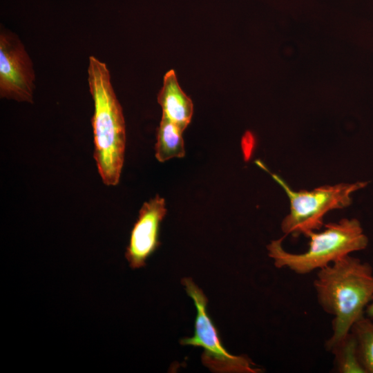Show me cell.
I'll list each match as a JSON object with an SVG mask.
<instances>
[{
    "mask_svg": "<svg viewBox=\"0 0 373 373\" xmlns=\"http://www.w3.org/2000/svg\"><path fill=\"white\" fill-rule=\"evenodd\" d=\"M183 131L175 124L162 117L157 129L155 157L164 162L174 157H182L185 155Z\"/></svg>",
    "mask_w": 373,
    "mask_h": 373,
    "instance_id": "cell-9",
    "label": "cell"
},
{
    "mask_svg": "<svg viewBox=\"0 0 373 373\" xmlns=\"http://www.w3.org/2000/svg\"><path fill=\"white\" fill-rule=\"evenodd\" d=\"M36 75L33 63L19 37L0 29V97L32 104Z\"/></svg>",
    "mask_w": 373,
    "mask_h": 373,
    "instance_id": "cell-6",
    "label": "cell"
},
{
    "mask_svg": "<svg viewBox=\"0 0 373 373\" xmlns=\"http://www.w3.org/2000/svg\"><path fill=\"white\" fill-rule=\"evenodd\" d=\"M308 249L299 254L283 247V238L272 240L267 246L268 256L277 268H286L300 275L324 268L350 254L365 249L368 238L358 220L343 218L325 225L323 231H311Z\"/></svg>",
    "mask_w": 373,
    "mask_h": 373,
    "instance_id": "cell-3",
    "label": "cell"
},
{
    "mask_svg": "<svg viewBox=\"0 0 373 373\" xmlns=\"http://www.w3.org/2000/svg\"><path fill=\"white\" fill-rule=\"evenodd\" d=\"M87 73L89 91L94 104L91 117L93 157L104 184L116 186L119 182L126 147V126L122 107L104 62L90 56Z\"/></svg>",
    "mask_w": 373,
    "mask_h": 373,
    "instance_id": "cell-2",
    "label": "cell"
},
{
    "mask_svg": "<svg viewBox=\"0 0 373 373\" xmlns=\"http://www.w3.org/2000/svg\"><path fill=\"white\" fill-rule=\"evenodd\" d=\"M351 332L365 373H373V319L363 316L353 325Z\"/></svg>",
    "mask_w": 373,
    "mask_h": 373,
    "instance_id": "cell-11",
    "label": "cell"
},
{
    "mask_svg": "<svg viewBox=\"0 0 373 373\" xmlns=\"http://www.w3.org/2000/svg\"><path fill=\"white\" fill-rule=\"evenodd\" d=\"M166 213L165 200L156 195L141 207L130 236L125 258L132 269L144 267L160 245V224Z\"/></svg>",
    "mask_w": 373,
    "mask_h": 373,
    "instance_id": "cell-7",
    "label": "cell"
},
{
    "mask_svg": "<svg viewBox=\"0 0 373 373\" xmlns=\"http://www.w3.org/2000/svg\"><path fill=\"white\" fill-rule=\"evenodd\" d=\"M365 316L373 319V298L367 305L365 309Z\"/></svg>",
    "mask_w": 373,
    "mask_h": 373,
    "instance_id": "cell-12",
    "label": "cell"
},
{
    "mask_svg": "<svg viewBox=\"0 0 373 373\" xmlns=\"http://www.w3.org/2000/svg\"><path fill=\"white\" fill-rule=\"evenodd\" d=\"M186 294L192 298L196 308L194 334L183 338L180 343L184 345L200 347L203 349L202 362L213 372L258 373L260 368L246 355H233L223 346L218 331L207 312L208 298L192 278L182 280Z\"/></svg>",
    "mask_w": 373,
    "mask_h": 373,
    "instance_id": "cell-5",
    "label": "cell"
},
{
    "mask_svg": "<svg viewBox=\"0 0 373 373\" xmlns=\"http://www.w3.org/2000/svg\"><path fill=\"white\" fill-rule=\"evenodd\" d=\"M314 287L319 305L333 316L332 334L325 342L329 352L365 316L373 298V269L348 255L318 270Z\"/></svg>",
    "mask_w": 373,
    "mask_h": 373,
    "instance_id": "cell-1",
    "label": "cell"
},
{
    "mask_svg": "<svg viewBox=\"0 0 373 373\" xmlns=\"http://www.w3.org/2000/svg\"><path fill=\"white\" fill-rule=\"evenodd\" d=\"M338 373H365L358 355L356 339L350 333L330 351Z\"/></svg>",
    "mask_w": 373,
    "mask_h": 373,
    "instance_id": "cell-10",
    "label": "cell"
},
{
    "mask_svg": "<svg viewBox=\"0 0 373 373\" xmlns=\"http://www.w3.org/2000/svg\"><path fill=\"white\" fill-rule=\"evenodd\" d=\"M256 163L271 175L289 198V213L281 222V229L285 236H305L311 231H318L323 225L327 213L350 206L352 194L368 184L367 181L343 182L318 186L312 191H294L278 175L270 173L262 162Z\"/></svg>",
    "mask_w": 373,
    "mask_h": 373,
    "instance_id": "cell-4",
    "label": "cell"
},
{
    "mask_svg": "<svg viewBox=\"0 0 373 373\" xmlns=\"http://www.w3.org/2000/svg\"><path fill=\"white\" fill-rule=\"evenodd\" d=\"M157 102L162 107V117L173 122L184 131L191 122L193 105L180 88L173 70L164 75L163 85L157 95Z\"/></svg>",
    "mask_w": 373,
    "mask_h": 373,
    "instance_id": "cell-8",
    "label": "cell"
}]
</instances>
